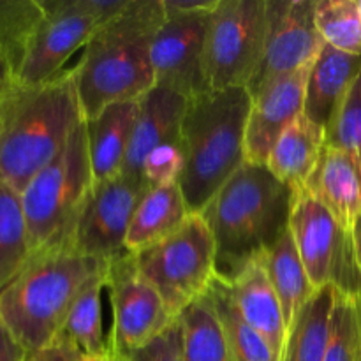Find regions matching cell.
Returning a JSON list of instances; mask_svg holds the SVG:
<instances>
[{
	"label": "cell",
	"instance_id": "cell-1",
	"mask_svg": "<svg viewBox=\"0 0 361 361\" xmlns=\"http://www.w3.org/2000/svg\"><path fill=\"white\" fill-rule=\"evenodd\" d=\"M83 120L74 66L42 83H14L0 99V180L21 192Z\"/></svg>",
	"mask_w": 361,
	"mask_h": 361
},
{
	"label": "cell",
	"instance_id": "cell-2",
	"mask_svg": "<svg viewBox=\"0 0 361 361\" xmlns=\"http://www.w3.org/2000/svg\"><path fill=\"white\" fill-rule=\"evenodd\" d=\"M164 16L162 0H130L94 32L74 63L85 120L113 102L141 101L155 87L152 44Z\"/></svg>",
	"mask_w": 361,
	"mask_h": 361
},
{
	"label": "cell",
	"instance_id": "cell-3",
	"mask_svg": "<svg viewBox=\"0 0 361 361\" xmlns=\"http://www.w3.org/2000/svg\"><path fill=\"white\" fill-rule=\"evenodd\" d=\"M109 261L73 247L34 254L0 293V319L27 353L41 351L62 331L81 293L108 274Z\"/></svg>",
	"mask_w": 361,
	"mask_h": 361
},
{
	"label": "cell",
	"instance_id": "cell-4",
	"mask_svg": "<svg viewBox=\"0 0 361 361\" xmlns=\"http://www.w3.org/2000/svg\"><path fill=\"white\" fill-rule=\"evenodd\" d=\"M293 190L267 166L245 164L221 187L201 217L215 240L217 277L231 281L267 252L289 224Z\"/></svg>",
	"mask_w": 361,
	"mask_h": 361
},
{
	"label": "cell",
	"instance_id": "cell-5",
	"mask_svg": "<svg viewBox=\"0 0 361 361\" xmlns=\"http://www.w3.org/2000/svg\"><path fill=\"white\" fill-rule=\"evenodd\" d=\"M247 88L207 90L187 101L182 122L183 169L178 185L190 214H201L221 187L245 164Z\"/></svg>",
	"mask_w": 361,
	"mask_h": 361
},
{
	"label": "cell",
	"instance_id": "cell-6",
	"mask_svg": "<svg viewBox=\"0 0 361 361\" xmlns=\"http://www.w3.org/2000/svg\"><path fill=\"white\" fill-rule=\"evenodd\" d=\"M94 187L85 120L59 155L21 190L32 256L71 247L74 228Z\"/></svg>",
	"mask_w": 361,
	"mask_h": 361
},
{
	"label": "cell",
	"instance_id": "cell-7",
	"mask_svg": "<svg viewBox=\"0 0 361 361\" xmlns=\"http://www.w3.org/2000/svg\"><path fill=\"white\" fill-rule=\"evenodd\" d=\"M133 254L140 274L157 289L175 319L203 298L217 277L215 240L200 214H190L175 233Z\"/></svg>",
	"mask_w": 361,
	"mask_h": 361
},
{
	"label": "cell",
	"instance_id": "cell-8",
	"mask_svg": "<svg viewBox=\"0 0 361 361\" xmlns=\"http://www.w3.org/2000/svg\"><path fill=\"white\" fill-rule=\"evenodd\" d=\"M289 229L314 288L331 286L344 295H361L356 229L342 224L305 187L293 192Z\"/></svg>",
	"mask_w": 361,
	"mask_h": 361
},
{
	"label": "cell",
	"instance_id": "cell-9",
	"mask_svg": "<svg viewBox=\"0 0 361 361\" xmlns=\"http://www.w3.org/2000/svg\"><path fill=\"white\" fill-rule=\"evenodd\" d=\"M268 0H219L204 41V76L212 90L247 88L263 60Z\"/></svg>",
	"mask_w": 361,
	"mask_h": 361
},
{
	"label": "cell",
	"instance_id": "cell-10",
	"mask_svg": "<svg viewBox=\"0 0 361 361\" xmlns=\"http://www.w3.org/2000/svg\"><path fill=\"white\" fill-rule=\"evenodd\" d=\"M219 0H162L164 21L152 44L155 87L183 97L210 90L204 76L208 20Z\"/></svg>",
	"mask_w": 361,
	"mask_h": 361
},
{
	"label": "cell",
	"instance_id": "cell-11",
	"mask_svg": "<svg viewBox=\"0 0 361 361\" xmlns=\"http://www.w3.org/2000/svg\"><path fill=\"white\" fill-rule=\"evenodd\" d=\"M106 295L113 319L109 331L113 360L143 348L175 321L157 289L140 274L133 252L109 261Z\"/></svg>",
	"mask_w": 361,
	"mask_h": 361
},
{
	"label": "cell",
	"instance_id": "cell-12",
	"mask_svg": "<svg viewBox=\"0 0 361 361\" xmlns=\"http://www.w3.org/2000/svg\"><path fill=\"white\" fill-rule=\"evenodd\" d=\"M150 185L127 173L94 182L83 204L71 247L83 256L113 261L127 252L126 238L137 204Z\"/></svg>",
	"mask_w": 361,
	"mask_h": 361
},
{
	"label": "cell",
	"instance_id": "cell-13",
	"mask_svg": "<svg viewBox=\"0 0 361 361\" xmlns=\"http://www.w3.org/2000/svg\"><path fill=\"white\" fill-rule=\"evenodd\" d=\"M316 0H268V34L263 60L247 87L250 97L274 81L312 66L324 41L314 20Z\"/></svg>",
	"mask_w": 361,
	"mask_h": 361
},
{
	"label": "cell",
	"instance_id": "cell-14",
	"mask_svg": "<svg viewBox=\"0 0 361 361\" xmlns=\"http://www.w3.org/2000/svg\"><path fill=\"white\" fill-rule=\"evenodd\" d=\"M42 18L28 44L20 83L37 85L66 69L74 53L85 49L97 23L87 0H39Z\"/></svg>",
	"mask_w": 361,
	"mask_h": 361
},
{
	"label": "cell",
	"instance_id": "cell-15",
	"mask_svg": "<svg viewBox=\"0 0 361 361\" xmlns=\"http://www.w3.org/2000/svg\"><path fill=\"white\" fill-rule=\"evenodd\" d=\"M310 67L312 66L274 81L254 95L245 129V162L267 166L279 137L303 115Z\"/></svg>",
	"mask_w": 361,
	"mask_h": 361
},
{
	"label": "cell",
	"instance_id": "cell-16",
	"mask_svg": "<svg viewBox=\"0 0 361 361\" xmlns=\"http://www.w3.org/2000/svg\"><path fill=\"white\" fill-rule=\"evenodd\" d=\"M224 284L243 321L252 326L281 358L288 326L279 296L268 277L263 254L254 257L231 281H224Z\"/></svg>",
	"mask_w": 361,
	"mask_h": 361
},
{
	"label": "cell",
	"instance_id": "cell-17",
	"mask_svg": "<svg viewBox=\"0 0 361 361\" xmlns=\"http://www.w3.org/2000/svg\"><path fill=\"white\" fill-rule=\"evenodd\" d=\"M187 101L189 99L183 95L162 87H154L141 99L140 116L122 173L143 178V162L147 155L159 145L182 137Z\"/></svg>",
	"mask_w": 361,
	"mask_h": 361
},
{
	"label": "cell",
	"instance_id": "cell-18",
	"mask_svg": "<svg viewBox=\"0 0 361 361\" xmlns=\"http://www.w3.org/2000/svg\"><path fill=\"white\" fill-rule=\"evenodd\" d=\"M305 189L348 228L361 221V161L356 155L324 145Z\"/></svg>",
	"mask_w": 361,
	"mask_h": 361
},
{
	"label": "cell",
	"instance_id": "cell-19",
	"mask_svg": "<svg viewBox=\"0 0 361 361\" xmlns=\"http://www.w3.org/2000/svg\"><path fill=\"white\" fill-rule=\"evenodd\" d=\"M140 116V101L113 102L85 120L94 182L120 175Z\"/></svg>",
	"mask_w": 361,
	"mask_h": 361
},
{
	"label": "cell",
	"instance_id": "cell-20",
	"mask_svg": "<svg viewBox=\"0 0 361 361\" xmlns=\"http://www.w3.org/2000/svg\"><path fill=\"white\" fill-rule=\"evenodd\" d=\"M361 74V56L324 44L309 71L303 115L326 130L335 109Z\"/></svg>",
	"mask_w": 361,
	"mask_h": 361
},
{
	"label": "cell",
	"instance_id": "cell-21",
	"mask_svg": "<svg viewBox=\"0 0 361 361\" xmlns=\"http://www.w3.org/2000/svg\"><path fill=\"white\" fill-rule=\"evenodd\" d=\"M324 145L326 136L323 127L316 126L305 115L298 116L271 148L267 168L295 192L303 189L312 176Z\"/></svg>",
	"mask_w": 361,
	"mask_h": 361
},
{
	"label": "cell",
	"instance_id": "cell-22",
	"mask_svg": "<svg viewBox=\"0 0 361 361\" xmlns=\"http://www.w3.org/2000/svg\"><path fill=\"white\" fill-rule=\"evenodd\" d=\"M190 210L178 182L152 187L137 204L126 238L127 252H140L175 233Z\"/></svg>",
	"mask_w": 361,
	"mask_h": 361
},
{
	"label": "cell",
	"instance_id": "cell-23",
	"mask_svg": "<svg viewBox=\"0 0 361 361\" xmlns=\"http://www.w3.org/2000/svg\"><path fill=\"white\" fill-rule=\"evenodd\" d=\"M263 259L268 277L282 305L286 326L289 328L300 310L317 291L307 275L289 224L277 242L263 254Z\"/></svg>",
	"mask_w": 361,
	"mask_h": 361
},
{
	"label": "cell",
	"instance_id": "cell-24",
	"mask_svg": "<svg viewBox=\"0 0 361 361\" xmlns=\"http://www.w3.org/2000/svg\"><path fill=\"white\" fill-rule=\"evenodd\" d=\"M337 289H317L288 328L281 361H324L331 331Z\"/></svg>",
	"mask_w": 361,
	"mask_h": 361
},
{
	"label": "cell",
	"instance_id": "cell-25",
	"mask_svg": "<svg viewBox=\"0 0 361 361\" xmlns=\"http://www.w3.org/2000/svg\"><path fill=\"white\" fill-rule=\"evenodd\" d=\"M41 18L39 0H0V99L20 80L28 44Z\"/></svg>",
	"mask_w": 361,
	"mask_h": 361
},
{
	"label": "cell",
	"instance_id": "cell-26",
	"mask_svg": "<svg viewBox=\"0 0 361 361\" xmlns=\"http://www.w3.org/2000/svg\"><path fill=\"white\" fill-rule=\"evenodd\" d=\"M32 257L21 192L0 180V293L20 275Z\"/></svg>",
	"mask_w": 361,
	"mask_h": 361
},
{
	"label": "cell",
	"instance_id": "cell-27",
	"mask_svg": "<svg viewBox=\"0 0 361 361\" xmlns=\"http://www.w3.org/2000/svg\"><path fill=\"white\" fill-rule=\"evenodd\" d=\"M106 275L81 293L60 331L62 337L76 345L81 356H111L109 335H106L104 310H102Z\"/></svg>",
	"mask_w": 361,
	"mask_h": 361
},
{
	"label": "cell",
	"instance_id": "cell-28",
	"mask_svg": "<svg viewBox=\"0 0 361 361\" xmlns=\"http://www.w3.org/2000/svg\"><path fill=\"white\" fill-rule=\"evenodd\" d=\"M178 319L183 331V361H233L210 296L196 300Z\"/></svg>",
	"mask_w": 361,
	"mask_h": 361
},
{
	"label": "cell",
	"instance_id": "cell-29",
	"mask_svg": "<svg viewBox=\"0 0 361 361\" xmlns=\"http://www.w3.org/2000/svg\"><path fill=\"white\" fill-rule=\"evenodd\" d=\"M207 295L210 296L222 324L233 361H281L271 345L240 316L229 298L224 281L215 277Z\"/></svg>",
	"mask_w": 361,
	"mask_h": 361
},
{
	"label": "cell",
	"instance_id": "cell-30",
	"mask_svg": "<svg viewBox=\"0 0 361 361\" xmlns=\"http://www.w3.org/2000/svg\"><path fill=\"white\" fill-rule=\"evenodd\" d=\"M314 20L324 44L361 56L360 0H316Z\"/></svg>",
	"mask_w": 361,
	"mask_h": 361
},
{
	"label": "cell",
	"instance_id": "cell-31",
	"mask_svg": "<svg viewBox=\"0 0 361 361\" xmlns=\"http://www.w3.org/2000/svg\"><path fill=\"white\" fill-rule=\"evenodd\" d=\"M324 361H361V295L337 291Z\"/></svg>",
	"mask_w": 361,
	"mask_h": 361
},
{
	"label": "cell",
	"instance_id": "cell-32",
	"mask_svg": "<svg viewBox=\"0 0 361 361\" xmlns=\"http://www.w3.org/2000/svg\"><path fill=\"white\" fill-rule=\"evenodd\" d=\"M324 136L328 147L349 152L361 161V74L335 109Z\"/></svg>",
	"mask_w": 361,
	"mask_h": 361
},
{
	"label": "cell",
	"instance_id": "cell-33",
	"mask_svg": "<svg viewBox=\"0 0 361 361\" xmlns=\"http://www.w3.org/2000/svg\"><path fill=\"white\" fill-rule=\"evenodd\" d=\"M183 161L185 157H183L182 137L159 145L147 155L143 162L145 182L150 185V189L169 182H178Z\"/></svg>",
	"mask_w": 361,
	"mask_h": 361
},
{
	"label": "cell",
	"instance_id": "cell-34",
	"mask_svg": "<svg viewBox=\"0 0 361 361\" xmlns=\"http://www.w3.org/2000/svg\"><path fill=\"white\" fill-rule=\"evenodd\" d=\"M115 361H183V331L180 319H175L161 335Z\"/></svg>",
	"mask_w": 361,
	"mask_h": 361
},
{
	"label": "cell",
	"instance_id": "cell-35",
	"mask_svg": "<svg viewBox=\"0 0 361 361\" xmlns=\"http://www.w3.org/2000/svg\"><path fill=\"white\" fill-rule=\"evenodd\" d=\"M34 361H80L81 353L66 337L59 335L49 345L32 355Z\"/></svg>",
	"mask_w": 361,
	"mask_h": 361
},
{
	"label": "cell",
	"instance_id": "cell-36",
	"mask_svg": "<svg viewBox=\"0 0 361 361\" xmlns=\"http://www.w3.org/2000/svg\"><path fill=\"white\" fill-rule=\"evenodd\" d=\"M27 351L13 337L0 319V361H25Z\"/></svg>",
	"mask_w": 361,
	"mask_h": 361
},
{
	"label": "cell",
	"instance_id": "cell-37",
	"mask_svg": "<svg viewBox=\"0 0 361 361\" xmlns=\"http://www.w3.org/2000/svg\"><path fill=\"white\" fill-rule=\"evenodd\" d=\"M80 361H115L111 356H81Z\"/></svg>",
	"mask_w": 361,
	"mask_h": 361
},
{
	"label": "cell",
	"instance_id": "cell-38",
	"mask_svg": "<svg viewBox=\"0 0 361 361\" xmlns=\"http://www.w3.org/2000/svg\"><path fill=\"white\" fill-rule=\"evenodd\" d=\"M356 238H358V249L361 252V221L358 222V226H356Z\"/></svg>",
	"mask_w": 361,
	"mask_h": 361
},
{
	"label": "cell",
	"instance_id": "cell-39",
	"mask_svg": "<svg viewBox=\"0 0 361 361\" xmlns=\"http://www.w3.org/2000/svg\"><path fill=\"white\" fill-rule=\"evenodd\" d=\"M25 361H34V358H32L30 353H27V356H25Z\"/></svg>",
	"mask_w": 361,
	"mask_h": 361
},
{
	"label": "cell",
	"instance_id": "cell-40",
	"mask_svg": "<svg viewBox=\"0 0 361 361\" xmlns=\"http://www.w3.org/2000/svg\"><path fill=\"white\" fill-rule=\"evenodd\" d=\"M360 11H361V0H360Z\"/></svg>",
	"mask_w": 361,
	"mask_h": 361
},
{
	"label": "cell",
	"instance_id": "cell-41",
	"mask_svg": "<svg viewBox=\"0 0 361 361\" xmlns=\"http://www.w3.org/2000/svg\"><path fill=\"white\" fill-rule=\"evenodd\" d=\"M360 250V249H358ZM360 259H361V252H360Z\"/></svg>",
	"mask_w": 361,
	"mask_h": 361
}]
</instances>
